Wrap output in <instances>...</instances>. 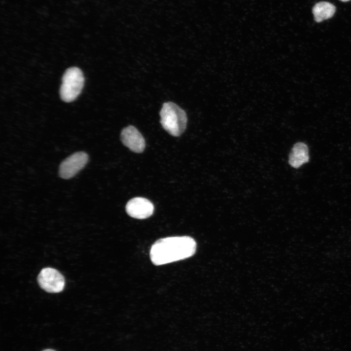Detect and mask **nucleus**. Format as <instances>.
Instances as JSON below:
<instances>
[{
  "instance_id": "nucleus-1",
  "label": "nucleus",
  "mask_w": 351,
  "mask_h": 351,
  "mask_svg": "<svg viewBox=\"0 0 351 351\" xmlns=\"http://www.w3.org/2000/svg\"><path fill=\"white\" fill-rule=\"evenodd\" d=\"M195 240L188 236H171L156 241L152 246L150 256L155 265H162L192 256L195 252Z\"/></svg>"
},
{
  "instance_id": "nucleus-2",
  "label": "nucleus",
  "mask_w": 351,
  "mask_h": 351,
  "mask_svg": "<svg viewBox=\"0 0 351 351\" xmlns=\"http://www.w3.org/2000/svg\"><path fill=\"white\" fill-rule=\"evenodd\" d=\"M159 114L162 127L171 135L178 136L185 130L186 114L176 104L172 102L164 103Z\"/></svg>"
},
{
  "instance_id": "nucleus-3",
  "label": "nucleus",
  "mask_w": 351,
  "mask_h": 351,
  "mask_svg": "<svg viewBox=\"0 0 351 351\" xmlns=\"http://www.w3.org/2000/svg\"><path fill=\"white\" fill-rule=\"evenodd\" d=\"M84 78L80 69L72 67L66 70L62 78L60 96L65 102H71L77 98L83 88Z\"/></svg>"
},
{
  "instance_id": "nucleus-4",
  "label": "nucleus",
  "mask_w": 351,
  "mask_h": 351,
  "mask_svg": "<svg viewBox=\"0 0 351 351\" xmlns=\"http://www.w3.org/2000/svg\"><path fill=\"white\" fill-rule=\"evenodd\" d=\"M88 155L84 152H77L68 156L60 163L58 174L63 179H69L74 177L87 163Z\"/></svg>"
},
{
  "instance_id": "nucleus-5",
  "label": "nucleus",
  "mask_w": 351,
  "mask_h": 351,
  "mask_svg": "<svg viewBox=\"0 0 351 351\" xmlns=\"http://www.w3.org/2000/svg\"><path fill=\"white\" fill-rule=\"evenodd\" d=\"M38 282L45 291L57 293L61 292L65 286V279L61 273L56 269L45 268L41 270Z\"/></svg>"
},
{
  "instance_id": "nucleus-6",
  "label": "nucleus",
  "mask_w": 351,
  "mask_h": 351,
  "mask_svg": "<svg viewBox=\"0 0 351 351\" xmlns=\"http://www.w3.org/2000/svg\"><path fill=\"white\" fill-rule=\"evenodd\" d=\"M127 214L137 219H145L152 215L154 210L153 203L146 198L136 197L130 199L125 207Z\"/></svg>"
},
{
  "instance_id": "nucleus-7",
  "label": "nucleus",
  "mask_w": 351,
  "mask_h": 351,
  "mask_svg": "<svg viewBox=\"0 0 351 351\" xmlns=\"http://www.w3.org/2000/svg\"><path fill=\"white\" fill-rule=\"evenodd\" d=\"M120 138L123 145L135 153H140L144 150L145 139L133 126L130 125L124 128L121 132Z\"/></svg>"
},
{
  "instance_id": "nucleus-8",
  "label": "nucleus",
  "mask_w": 351,
  "mask_h": 351,
  "mask_svg": "<svg viewBox=\"0 0 351 351\" xmlns=\"http://www.w3.org/2000/svg\"><path fill=\"white\" fill-rule=\"evenodd\" d=\"M309 159L308 146L303 142H297L292 147L289 155V163L293 168H299Z\"/></svg>"
},
{
  "instance_id": "nucleus-9",
  "label": "nucleus",
  "mask_w": 351,
  "mask_h": 351,
  "mask_svg": "<svg viewBox=\"0 0 351 351\" xmlns=\"http://www.w3.org/2000/svg\"><path fill=\"white\" fill-rule=\"evenodd\" d=\"M335 10L336 8L332 4L327 1H320L314 5L312 12L314 20L317 22H320L332 18Z\"/></svg>"
},
{
  "instance_id": "nucleus-10",
  "label": "nucleus",
  "mask_w": 351,
  "mask_h": 351,
  "mask_svg": "<svg viewBox=\"0 0 351 351\" xmlns=\"http://www.w3.org/2000/svg\"><path fill=\"white\" fill-rule=\"evenodd\" d=\"M42 351H55L52 350V349H46V350H43Z\"/></svg>"
},
{
  "instance_id": "nucleus-11",
  "label": "nucleus",
  "mask_w": 351,
  "mask_h": 351,
  "mask_svg": "<svg viewBox=\"0 0 351 351\" xmlns=\"http://www.w3.org/2000/svg\"><path fill=\"white\" fill-rule=\"evenodd\" d=\"M341 0L342 1H344V2H346V1H349L350 0Z\"/></svg>"
}]
</instances>
